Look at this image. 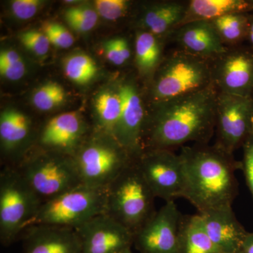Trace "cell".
Segmentation results:
<instances>
[{
  "label": "cell",
  "mask_w": 253,
  "mask_h": 253,
  "mask_svg": "<svg viewBox=\"0 0 253 253\" xmlns=\"http://www.w3.org/2000/svg\"><path fill=\"white\" fill-rule=\"evenodd\" d=\"M218 91L213 83L197 92L154 105L142 137L145 150L208 144L215 131Z\"/></svg>",
  "instance_id": "1"
},
{
  "label": "cell",
  "mask_w": 253,
  "mask_h": 253,
  "mask_svg": "<svg viewBox=\"0 0 253 253\" xmlns=\"http://www.w3.org/2000/svg\"><path fill=\"white\" fill-rule=\"evenodd\" d=\"M184 172L183 198L199 213L231 207L238 194L236 172L241 162L215 145L194 144L181 147Z\"/></svg>",
  "instance_id": "2"
},
{
  "label": "cell",
  "mask_w": 253,
  "mask_h": 253,
  "mask_svg": "<svg viewBox=\"0 0 253 253\" xmlns=\"http://www.w3.org/2000/svg\"><path fill=\"white\" fill-rule=\"evenodd\" d=\"M212 84L211 61L177 49L165 56L151 80L153 104L177 99Z\"/></svg>",
  "instance_id": "3"
},
{
  "label": "cell",
  "mask_w": 253,
  "mask_h": 253,
  "mask_svg": "<svg viewBox=\"0 0 253 253\" xmlns=\"http://www.w3.org/2000/svg\"><path fill=\"white\" fill-rule=\"evenodd\" d=\"M155 199L134 159L108 186L106 214L135 234L156 214Z\"/></svg>",
  "instance_id": "4"
},
{
  "label": "cell",
  "mask_w": 253,
  "mask_h": 253,
  "mask_svg": "<svg viewBox=\"0 0 253 253\" xmlns=\"http://www.w3.org/2000/svg\"><path fill=\"white\" fill-rule=\"evenodd\" d=\"M106 210L107 188L81 184L54 199L42 203L28 227L45 224L76 229L93 217L106 213Z\"/></svg>",
  "instance_id": "5"
},
{
  "label": "cell",
  "mask_w": 253,
  "mask_h": 253,
  "mask_svg": "<svg viewBox=\"0 0 253 253\" xmlns=\"http://www.w3.org/2000/svg\"><path fill=\"white\" fill-rule=\"evenodd\" d=\"M41 200L14 167L0 172V241L9 246L21 238L36 215Z\"/></svg>",
  "instance_id": "6"
},
{
  "label": "cell",
  "mask_w": 253,
  "mask_h": 253,
  "mask_svg": "<svg viewBox=\"0 0 253 253\" xmlns=\"http://www.w3.org/2000/svg\"><path fill=\"white\" fill-rule=\"evenodd\" d=\"M96 133L82 144L73 158L83 184L107 188L134 158L114 136Z\"/></svg>",
  "instance_id": "7"
},
{
  "label": "cell",
  "mask_w": 253,
  "mask_h": 253,
  "mask_svg": "<svg viewBox=\"0 0 253 253\" xmlns=\"http://www.w3.org/2000/svg\"><path fill=\"white\" fill-rule=\"evenodd\" d=\"M16 168L42 203L83 184L74 159L66 155L44 151Z\"/></svg>",
  "instance_id": "8"
},
{
  "label": "cell",
  "mask_w": 253,
  "mask_h": 253,
  "mask_svg": "<svg viewBox=\"0 0 253 253\" xmlns=\"http://www.w3.org/2000/svg\"><path fill=\"white\" fill-rule=\"evenodd\" d=\"M215 146L234 154L253 134L251 97L218 92L216 106Z\"/></svg>",
  "instance_id": "9"
},
{
  "label": "cell",
  "mask_w": 253,
  "mask_h": 253,
  "mask_svg": "<svg viewBox=\"0 0 253 253\" xmlns=\"http://www.w3.org/2000/svg\"><path fill=\"white\" fill-rule=\"evenodd\" d=\"M136 160L155 197L166 202L183 198L184 172L179 154L172 150H145Z\"/></svg>",
  "instance_id": "10"
},
{
  "label": "cell",
  "mask_w": 253,
  "mask_h": 253,
  "mask_svg": "<svg viewBox=\"0 0 253 253\" xmlns=\"http://www.w3.org/2000/svg\"><path fill=\"white\" fill-rule=\"evenodd\" d=\"M212 83L218 92L250 97L253 92V48L227 47L211 61Z\"/></svg>",
  "instance_id": "11"
},
{
  "label": "cell",
  "mask_w": 253,
  "mask_h": 253,
  "mask_svg": "<svg viewBox=\"0 0 253 253\" xmlns=\"http://www.w3.org/2000/svg\"><path fill=\"white\" fill-rule=\"evenodd\" d=\"M182 216L174 201L166 202L134 234L133 246L140 253H178Z\"/></svg>",
  "instance_id": "12"
},
{
  "label": "cell",
  "mask_w": 253,
  "mask_h": 253,
  "mask_svg": "<svg viewBox=\"0 0 253 253\" xmlns=\"http://www.w3.org/2000/svg\"><path fill=\"white\" fill-rule=\"evenodd\" d=\"M126 81L118 86L122 99V114L114 137L136 159L143 152L142 137L148 113L138 86Z\"/></svg>",
  "instance_id": "13"
},
{
  "label": "cell",
  "mask_w": 253,
  "mask_h": 253,
  "mask_svg": "<svg viewBox=\"0 0 253 253\" xmlns=\"http://www.w3.org/2000/svg\"><path fill=\"white\" fill-rule=\"evenodd\" d=\"M83 253H121L134 245V234L104 213L76 229Z\"/></svg>",
  "instance_id": "14"
},
{
  "label": "cell",
  "mask_w": 253,
  "mask_h": 253,
  "mask_svg": "<svg viewBox=\"0 0 253 253\" xmlns=\"http://www.w3.org/2000/svg\"><path fill=\"white\" fill-rule=\"evenodd\" d=\"M86 126L76 112L61 113L50 119L38 136L44 151L73 157L84 142Z\"/></svg>",
  "instance_id": "15"
},
{
  "label": "cell",
  "mask_w": 253,
  "mask_h": 253,
  "mask_svg": "<svg viewBox=\"0 0 253 253\" xmlns=\"http://www.w3.org/2000/svg\"><path fill=\"white\" fill-rule=\"evenodd\" d=\"M21 239L23 253H83L76 229L37 224L26 228Z\"/></svg>",
  "instance_id": "16"
},
{
  "label": "cell",
  "mask_w": 253,
  "mask_h": 253,
  "mask_svg": "<svg viewBox=\"0 0 253 253\" xmlns=\"http://www.w3.org/2000/svg\"><path fill=\"white\" fill-rule=\"evenodd\" d=\"M169 39L177 44L178 49L210 61L227 49L211 21H194L182 25L176 28Z\"/></svg>",
  "instance_id": "17"
},
{
  "label": "cell",
  "mask_w": 253,
  "mask_h": 253,
  "mask_svg": "<svg viewBox=\"0 0 253 253\" xmlns=\"http://www.w3.org/2000/svg\"><path fill=\"white\" fill-rule=\"evenodd\" d=\"M199 214L208 236L221 253L241 251L249 232L238 221L232 208H219Z\"/></svg>",
  "instance_id": "18"
},
{
  "label": "cell",
  "mask_w": 253,
  "mask_h": 253,
  "mask_svg": "<svg viewBox=\"0 0 253 253\" xmlns=\"http://www.w3.org/2000/svg\"><path fill=\"white\" fill-rule=\"evenodd\" d=\"M188 1L170 0L148 5L138 19V30L169 39L182 22Z\"/></svg>",
  "instance_id": "19"
},
{
  "label": "cell",
  "mask_w": 253,
  "mask_h": 253,
  "mask_svg": "<svg viewBox=\"0 0 253 253\" xmlns=\"http://www.w3.org/2000/svg\"><path fill=\"white\" fill-rule=\"evenodd\" d=\"M32 134V124L29 118L15 110H7L1 113L0 118V140L1 148L7 158L18 156L20 163L23 160V149L27 146ZM18 164V165H19Z\"/></svg>",
  "instance_id": "20"
},
{
  "label": "cell",
  "mask_w": 253,
  "mask_h": 253,
  "mask_svg": "<svg viewBox=\"0 0 253 253\" xmlns=\"http://www.w3.org/2000/svg\"><path fill=\"white\" fill-rule=\"evenodd\" d=\"M253 12L251 0H190L180 26L194 21H212L228 14Z\"/></svg>",
  "instance_id": "21"
},
{
  "label": "cell",
  "mask_w": 253,
  "mask_h": 253,
  "mask_svg": "<svg viewBox=\"0 0 253 253\" xmlns=\"http://www.w3.org/2000/svg\"><path fill=\"white\" fill-rule=\"evenodd\" d=\"M167 40L149 32L137 30L134 40V58L141 77L152 80L164 59L163 50Z\"/></svg>",
  "instance_id": "22"
},
{
  "label": "cell",
  "mask_w": 253,
  "mask_h": 253,
  "mask_svg": "<svg viewBox=\"0 0 253 253\" xmlns=\"http://www.w3.org/2000/svg\"><path fill=\"white\" fill-rule=\"evenodd\" d=\"M178 253H222L205 230L201 215L182 216L179 229Z\"/></svg>",
  "instance_id": "23"
},
{
  "label": "cell",
  "mask_w": 253,
  "mask_h": 253,
  "mask_svg": "<svg viewBox=\"0 0 253 253\" xmlns=\"http://www.w3.org/2000/svg\"><path fill=\"white\" fill-rule=\"evenodd\" d=\"M122 99L117 91H106L98 95L95 108L98 116L97 131L114 136L122 114Z\"/></svg>",
  "instance_id": "24"
},
{
  "label": "cell",
  "mask_w": 253,
  "mask_h": 253,
  "mask_svg": "<svg viewBox=\"0 0 253 253\" xmlns=\"http://www.w3.org/2000/svg\"><path fill=\"white\" fill-rule=\"evenodd\" d=\"M250 14H228L211 21L226 47L241 45L247 41Z\"/></svg>",
  "instance_id": "25"
},
{
  "label": "cell",
  "mask_w": 253,
  "mask_h": 253,
  "mask_svg": "<svg viewBox=\"0 0 253 253\" xmlns=\"http://www.w3.org/2000/svg\"><path fill=\"white\" fill-rule=\"evenodd\" d=\"M97 66L92 58L84 53L70 55L63 63L66 77L80 84L89 83L97 73Z\"/></svg>",
  "instance_id": "26"
},
{
  "label": "cell",
  "mask_w": 253,
  "mask_h": 253,
  "mask_svg": "<svg viewBox=\"0 0 253 253\" xmlns=\"http://www.w3.org/2000/svg\"><path fill=\"white\" fill-rule=\"evenodd\" d=\"M66 96L63 86L51 82L37 89L33 96V103L41 111H49L62 104Z\"/></svg>",
  "instance_id": "27"
},
{
  "label": "cell",
  "mask_w": 253,
  "mask_h": 253,
  "mask_svg": "<svg viewBox=\"0 0 253 253\" xmlns=\"http://www.w3.org/2000/svg\"><path fill=\"white\" fill-rule=\"evenodd\" d=\"M96 9L86 5L71 6L65 11V19L74 31L86 33L96 26L98 21Z\"/></svg>",
  "instance_id": "28"
},
{
  "label": "cell",
  "mask_w": 253,
  "mask_h": 253,
  "mask_svg": "<svg viewBox=\"0 0 253 253\" xmlns=\"http://www.w3.org/2000/svg\"><path fill=\"white\" fill-rule=\"evenodd\" d=\"M104 50L106 57L116 66H123L131 59V50L129 41L123 37H118L106 42Z\"/></svg>",
  "instance_id": "29"
},
{
  "label": "cell",
  "mask_w": 253,
  "mask_h": 253,
  "mask_svg": "<svg viewBox=\"0 0 253 253\" xmlns=\"http://www.w3.org/2000/svg\"><path fill=\"white\" fill-rule=\"evenodd\" d=\"M131 3L126 0H96L95 9L101 17L109 21H116L124 17L130 8Z\"/></svg>",
  "instance_id": "30"
},
{
  "label": "cell",
  "mask_w": 253,
  "mask_h": 253,
  "mask_svg": "<svg viewBox=\"0 0 253 253\" xmlns=\"http://www.w3.org/2000/svg\"><path fill=\"white\" fill-rule=\"evenodd\" d=\"M42 31L49 40L50 44L61 49L71 47L74 38L67 28L59 23L45 22L42 25Z\"/></svg>",
  "instance_id": "31"
},
{
  "label": "cell",
  "mask_w": 253,
  "mask_h": 253,
  "mask_svg": "<svg viewBox=\"0 0 253 253\" xmlns=\"http://www.w3.org/2000/svg\"><path fill=\"white\" fill-rule=\"evenodd\" d=\"M19 38L23 45L37 56H44L49 51L51 44L42 31L31 30L21 33Z\"/></svg>",
  "instance_id": "32"
},
{
  "label": "cell",
  "mask_w": 253,
  "mask_h": 253,
  "mask_svg": "<svg viewBox=\"0 0 253 253\" xmlns=\"http://www.w3.org/2000/svg\"><path fill=\"white\" fill-rule=\"evenodd\" d=\"M242 148L244 155L241 161V169L253 199V134L245 141Z\"/></svg>",
  "instance_id": "33"
},
{
  "label": "cell",
  "mask_w": 253,
  "mask_h": 253,
  "mask_svg": "<svg viewBox=\"0 0 253 253\" xmlns=\"http://www.w3.org/2000/svg\"><path fill=\"white\" fill-rule=\"evenodd\" d=\"M42 4L40 0H15L11 3V10L18 19L28 20L37 14Z\"/></svg>",
  "instance_id": "34"
},
{
  "label": "cell",
  "mask_w": 253,
  "mask_h": 253,
  "mask_svg": "<svg viewBox=\"0 0 253 253\" xmlns=\"http://www.w3.org/2000/svg\"><path fill=\"white\" fill-rule=\"evenodd\" d=\"M26 66L23 60L18 62L0 64V73L3 77L9 81H18L24 76Z\"/></svg>",
  "instance_id": "35"
},
{
  "label": "cell",
  "mask_w": 253,
  "mask_h": 253,
  "mask_svg": "<svg viewBox=\"0 0 253 253\" xmlns=\"http://www.w3.org/2000/svg\"><path fill=\"white\" fill-rule=\"evenodd\" d=\"M21 56L13 49H5L0 53V64H7L21 61Z\"/></svg>",
  "instance_id": "36"
},
{
  "label": "cell",
  "mask_w": 253,
  "mask_h": 253,
  "mask_svg": "<svg viewBox=\"0 0 253 253\" xmlns=\"http://www.w3.org/2000/svg\"><path fill=\"white\" fill-rule=\"evenodd\" d=\"M243 253H253V232L248 233L241 246Z\"/></svg>",
  "instance_id": "37"
},
{
  "label": "cell",
  "mask_w": 253,
  "mask_h": 253,
  "mask_svg": "<svg viewBox=\"0 0 253 253\" xmlns=\"http://www.w3.org/2000/svg\"><path fill=\"white\" fill-rule=\"evenodd\" d=\"M250 46L253 48V12L249 14V29H248L247 41Z\"/></svg>",
  "instance_id": "38"
},
{
  "label": "cell",
  "mask_w": 253,
  "mask_h": 253,
  "mask_svg": "<svg viewBox=\"0 0 253 253\" xmlns=\"http://www.w3.org/2000/svg\"><path fill=\"white\" fill-rule=\"evenodd\" d=\"M121 253H132V251H131V249L130 248V249H127L125 250V251H123V252Z\"/></svg>",
  "instance_id": "39"
},
{
  "label": "cell",
  "mask_w": 253,
  "mask_h": 253,
  "mask_svg": "<svg viewBox=\"0 0 253 253\" xmlns=\"http://www.w3.org/2000/svg\"><path fill=\"white\" fill-rule=\"evenodd\" d=\"M250 97H251V101H252L253 106V92L252 93V94H251V96H250Z\"/></svg>",
  "instance_id": "40"
},
{
  "label": "cell",
  "mask_w": 253,
  "mask_h": 253,
  "mask_svg": "<svg viewBox=\"0 0 253 253\" xmlns=\"http://www.w3.org/2000/svg\"><path fill=\"white\" fill-rule=\"evenodd\" d=\"M242 253V251H236V252H234V253Z\"/></svg>",
  "instance_id": "41"
},
{
  "label": "cell",
  "mask_w": 253,
  "mask_h": 253,
  "mask_svg": "<svg viewBox=\"0 0 253 253\" xmlns=\"http://www.w3.org/2000/svg\"><path fill=\"white\" fill-rule=\"evenodd\" d=\"M251 2H252V4L253 5V0H251Z\"/></svg>",
  "instance_id": "42"
}]
</instances>
